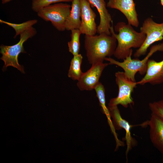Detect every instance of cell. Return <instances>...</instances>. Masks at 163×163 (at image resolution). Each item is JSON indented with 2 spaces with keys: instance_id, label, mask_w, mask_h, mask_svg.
Instances as JSON below:
<instances>
[{
  "instance_id": "cell-1",
  "label": "cell",
  "mask_w": 163,
  "mask_h": 163,
  "mask_svg": "<svg viewBox=\"0 0 163 163\" xmlns=\"http://www.w3.org/2000/svg\"><path fill=\"white\" fill-rule=\"evenodd\" d=\"M110 28L111 34L113 36L117 41L114 54L118 59L123 60L133 53L132 48H139L144 43L146 35L142 32L136 31L132 25L124 22H120L117 24L114 27L115 33L112 22Z\"/></svg>"
},
{
  "instance_id": "cell-2",
  "label": "cell",
  "mask_w": 163,
  "mask_h": 163,
  "mask_svg": "<svg viewBox=\"0 0 163 163\" xmlns=\"http://www.w3.org/2000/svg\"><path fill=\"white\" fill-rule=\"evenodd\" d=\"M117 40L111 34L105 33L85 36L84 46L86 56L91 65L102 62L106 57L114 55Z\"/></svg>"
},
{
  "instance_id": "cell-3",
  "label": "cell",
  "mask_w": 163,
  "mask_h": 163,
  "mask_svg": "<svg viewBox=\"0 0 163 163\" xmlns=\"http://www.w3.org/2000/svg\"><path fill=\"white\" fill-rule=\"evenodd\" d=\"M158 51H163V43L152 46L147 55L141 60L138 58L132 59V53L124 59L122 62H120L110 57L105 58L104 60L109 62V65H115L122 68L127 77L136 82L135 76L136 73L139 72L141 75L145 74L149 58Z\"/></svg>"
},
{
  "instance_id": "cell-4",
  "label": "cell",
  "mask_w": 163,
  "mask_h": 163,
  "mask_svg": "<svg viewBox=\"0 0 163 163\" xmlns=\"http://www.w3.org/2000/svg\"><path fill=\"white\" fill-rule=\"evenodd\" d=\"M36 33V29L32 27L20 34L19 41L16 44L12 46L2 45L0 46V52L2 55L0 59L4 62L3 69H6L8 66H12L17 68L21 73H24V67L19 64L18 57L20 53H26L23 46L24 42Z\"/></svg>"
},
{
  "instance_id": "cell-5",
  "label": "cell",
  "mask_w": 163,
  "mask_h": 163,
  "mask_svg": "<svg viewBox=\"0 0 163 163\" xmlns=\"http://www.w3.org/2000/svg\"><path fill=\"white\" fill-rule=\"evenodd\" d=\"M71 6L58 3L44 7L37 12L38 16L46 21H50L58 30H66V21L70 12Z\"/></svg>"
},
{
  "instance_id": "cell-6",
  "label": "cell",
  "mask_w": 163,
  "mask_h": 163,
  "mask_svg": "<svg viewBox=\"0 0 163 163\" xmlns=\"http://www.w3.org/2000/svg\"><path fill=\"white\" fill-rule=\"evenodd\" d=\"M115 80L118 87L117 96L111 99L108 106L120 104L125 108L133 104L134 101L131 94L137 85V82L129 79L124 72L118 71L115 73Z\"/></svg>"
},
{
  "instance_id": "cell-7",
  "label": "cell",
  "mask_w": 163,
  "mask_h": 163,
  "mask_svg": "<svg viewBox=\"0 0 163 163\" xmlns=\"http://www.w3.org/2000/svg\"><path fill=\"white\" fill-rule=\"evenodd\" d=\"M140 30L146 35V38L141 46L134 53L133 56L135 58L145 54L151 45L163 40V22L157 23L152 18H148L144 21Z\"/></svg>"
},
{
  "instance_id": "cell-8",
  "label": "cell",
  "mask_w": 163,
  "mask_h": 163,
  "mask_svg": "<svg viewBox=\"0 0 163 163\" xmlns=\"http://www.w3.org/2000/svg\"><path fill=\"white\" fill-rule=\"evenodd\" d=\"M108 63L99 62L92 65L91 68L83 73L78 81L77 86L81 91H91L94 89L99 82L102 73Z\"/></svg>"
},
{
  "instance_id": "cell-9",
  "label": "cell",
  "mask_w": 163,
  "mask_h": 163,
  "mask_svg": "<svg viewBox=\"0 0 163 163\" xmlns=\"http://www.w3.org/2000/svg\"><path fill=\"white\" fill-rule=\"evenodd\" d=\"M81 14V24L79 28L82 34L95 35L97 27L95 22L96 15L91 8L88 0H80Z\"/></svg>"
},
{
  "instance_id": "cell-10",
  "label": "cell",
  "mask_w": 163,
  "mask_h": 163,
  "mask_svg": "<svg viewBox=\"0 0 163 163\" xmlns=\"http://www.w3.org/2000/svg\"><path fill=\"white\" fill-rule=\"evenodd\" d=\"M110 115L113 120V123L115 129L118 130L123 129L126 132L124 140L127 145L126 151V158L129 151L135 146L136 142L134 139L131 136V129L133 126L129 123L123 118L120 115L117 106H108Z\"/></svg>"
},
{
  "instance_id": "cell-11",
  "label": "cell",
  "mask_w": 163,
  "mask_h": 163,
  "mask_svg": "<svg viewBox=\"0 0 163 163\" xmlns=\"http://www.w3.org/2000/svg\"><path fill=\"white\" fill-rule=\"evenodd\" d=\"M107 6L119 10L126 17L128 24L136 27H138V14L133 0H109Z\"/></svg>"
},
{
  "instance_id": "cell-12",
  "label": "cell",
  "mask_w": 163,
  "mask_h": 163,
  "mask_svg": "<svg viewBox=\"0 0 163 163\" xmlns=\"http://www.w3.org/2000/svg\"><path fill=\"white\" fill-rule=\"evenodd\" d=\"M145 75L140 80L137 82V85H143L149 83L155 85L163 83V59L157 62L149 59Z\"/></svg>"
},
{
  "instance_id": "cell-13",
  "label": "cell",
  "mask_w": 163,
  "mask_h": 163,
  "mask_svg": "<svg viewBox=\"0 0 163 163\" xmlns=\"http://www.w3.org/2000/svg\"><path fill=\"white\" fill-rule=\"evenodd\" d=\"M145 123L149 126L150 138L152 143L163 154V119L151 113L149 120Z\"/></svg>"
},
{
  "instance_id": "cell-14",
  "label": "cell",
  "mask_w": 163,
  "mask_h": 163,
  "mask_svg": "<svg viewBox=\"0 0 163 163\" xmlns=\"http://www.w3.org/2000/svg\"><path fill=\"white\" fill-rule=\"evenodd\" d=\"M91 7H96L99 14L100 22L97 33L111 35L110 28L112 21L111 16L106 8L104 0H88Z\"/></svg>"
},
{
  "instance_id": "cell-15",
  "label": "cell",
  "mask_w": 163,
  "mask_h": 163,
  "mask_svg": "<svg viewBox=\"0 0 163 163\" xmlns=\"http://www.w3.org/2000/svg\"><path fill=\"white\" fill-rule=\"evenodd\" d=\"M81 8L80 0H73L70 13L66 21V30L79 29L81 24Z\"/></svg>"
},
{
  "instance_id": "cell-16",
  "label": "cell",
  "mask_w": 163,
  "mask_h": 163,
  "mask_svg": "<svg viewBox=\"0 0 163 163\" xmlns=\"http://www.w3.org/2000/svg\"><path fill=\"white\" fill-rule=\"evenodd\" d=\"M94 89L95 91L96 96L99 100V104L101 107L103 113L106 115L107 117L109 125L111 132L114 136L115 140L116 141H118L119 139L116 132L115 128L111 119V117L109 109L108 107L106 106L104 87L101 82H99Z\"/></svg>"
},
{
  "instance_id": "cell-17",
  "label": "cell",
  "mask_w": 163,
  "mask_h": 163,
  "mask_svg": "<svg viewBox=\"0 0 163 163\" xmlns=\"http://www.w3.org/2000/svg\"><path fill=\"white\" fill-rule=\"evenodd\" d=\"M82 59V55L78 54L73 56L71 60L68 75L73 80H79L83 73L81 69Z\"/></svg>"
},
{
  "instance_id": "cell-18",
  "label": "cell",
  "mask_w": 163,
  "mask_h": 163,
  "mask_svg": "<svg viewBox=\"0 0 163 163\" xmlns=\"http://www.w3.org/2000/svg\"><path fill=\"white\" fill-rule=\"evenodd\" d=\"M71 40L68 43L69 51L73 56L79 53L80 49V37L82 33L79 29L71 30Z\"/></svg>"
},
{
  "instance_id": "cell-19",
  "label": "cell",
  "mask_w": 163,
  "mask_h": 163,
  "mask_svg": "<svg viewBox=\"0 0 163 163\" xmlns=\"http://www.w3.org/2000/svg\"><path fill=\"white\" fill-rule=\"evenodd\" d=\"M37 22V20L34 19L29 20L21 24H15L0 20V23L6 24L12 27L15 30V34L14 37V38L26 30L32 27V26L36 24Z\"/></svg>"
},
{
  "instance_id": "cell-20",
  "label": "cell",
  "mask_w": 163,
  "mask_h": 163,
  "mask_svg": "<svg viewBox=\"0 0 163 163\" xmlns=\"http://www.w3.org/2000/svg\"><path fill=\"white\" fill-rule=\"evenodd\" d=\"M73 0H32L31 8L34 11L37 12L41 9L53 4L62 2H70Z\"/></svg>"
},
{
  "instance_id": "cell-21",
  "label": "cell",
  "mask_w": 163,
  "mask_h": 163,
  "mask_svg": "<svg viewBox=\"0 0 163 163\" xmlns=\"http://www.w3.org/2000/svg\"><path fill=\"white\" fill-rule=\"evenodd\" d=\"M149 106L152 113L163 119V100L150 102Z\"/></svg>"
},
{
  "instance_id": "cell-22",
  "label": "cell",
  "mask_w": 163,
  "mask_h": 163,
  "mask_svg": "<svg viewBox=\"0 0 163 163\" xmlns=\"http://www.w3.org/2000/svg\"><path fill=\"white\" fill-rule=\"evenodd\" d=\"M12 0H2V4H5L7 3H8Z\"/></svg>"
},
{
  "instance_id": "cell-23",
  "label": "cell",
  "mask_w": 163,
  "mask_h": 163,
  "mask_svg": "<svg viewBox=\"0 0 163 163\" xmlns=\"http://www.w3.org/2000/svg\"><path fill=\"white\" fill-rule=\"evenodd\" d=\"M161 4L163 6V0H160Z\"/></svg>"
}]
</instances>
